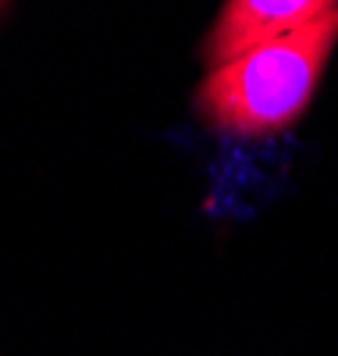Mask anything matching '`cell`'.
<instances>
[{"mask_svg":"<svg viewBox=\"0 0 338 356\" xmlns=\"http://www.w3.org/2000/svg\"><path fill=\"white\" fill-rule=\"evenodd\" d=\"M331 8V0H232L207 36V61L210 68L228 65L264 43L285 40L321 22Z\"/></svg>","mask_w":338,"mask_h":356,"instance_id":"obj_2","label":"cell"},{"mask_svg":"<svg viewBox=\"0 0 338 356\" xmlns=\"http://www.w3.org/2000/svg\"><path fill=\"white\" fill-rule=\"evenodd\" d=\"M335 47L338 4L299 33L210 68L196 89V111L214 129L239 139L289 132L314 104Z\"/></svg>","mask_w":338,"mask_h":356,"instance_id":"obj_1","label":"cell"}]
</instances>
